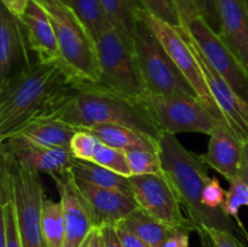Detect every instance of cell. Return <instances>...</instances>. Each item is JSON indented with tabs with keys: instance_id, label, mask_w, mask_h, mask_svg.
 I'll return each mask as SVG.
<instances>
[{
	"instance_id": "1",
	"label": "cell",
	"mask_w": 248,
	"mask_h": 247,
	"mask_svg": "<svg viewBox=\"0 0 248 247\" xmlns=\"http://www.w3.org/2000/svg\"><path fill=\"white\" fill-rule=\"evenodd\" d=\"M60 62L31 63L0 81V140L33 121L51 118L77 89Z\"/></svg>"
},
{
	"instance_id": "2",
	"label": "cell",
	"mask_w": 248,
	"mask_h": 247,
	"mask_svg": "<svg viewBox=\"0 0 248 247\" xmlns=\"http://www.w3.org/2000/svg\"><path fill=\"white\" fill-rule=\"evenodd\" d=\"M51 118L77 128L121 125L159 140L164 133L144 103L111 91L103 84L78 82L77 89Z\"/></svg>"
},
{
	"instance_id": "3",
	"label": "cell",
	"mask_w": 248,
	"mask_h": 247,
	"mask_svg": "<svg viewBox=\"0 0 248 247\" xmlns=\"http://www.w3.org/2000/svg\"><path fill=\"white\" fill-rule=\"evenodd\" d=\"M159 153L165 174L174 188L188 218L201 234L205 228L225 230L241 240L244 232L224 211H213L202 201L203 191L210 182L207 165L182 145L176 135L164 132L159 138Z\"/></svg>"
},
{
	"instance_id": "4",
	"label": "cell",
	"mask_w": 248,
	"mask_h": 247,
	"mask_svg": "<svg viewBox=\"0 0 248 247\" xmlns=\"http://www.w3.org/2000/svg\"><path fill=\"white\" fill-rule=\"evenodd\" d=\"M47 12L60 47V63L77 82L101 84L97 41L74 10L62 0H36Z\"/></svg>"
},
{
	"instance_id": "5",
	"label": "cell",
	"mask_w": 248,
	"mask_h": 247,
	"mask_svg": "<svg viewBox=\"0 0 248 247\" xmlns=\"http://www.w3.org/2000/svg\"><path fill=\"white\" fill-rule=\"evenodd\" d=\"M133 50L150 93L198 97L161 41L142 18V14L136 28Z\"/></svg>"
},
{
	"instance_id": "6",
	"label": "cell",
	"mask_w": 248,
	"mask_h": 247,
	"mask_svg": "<svg viewBox=\"0 0 248 247\" xmlns=\"http://www.w3.org/2000/svg\"><path fill=\"white\" fill-rule=\"evenodd\" d=\"M96 41L102 70L101 84L121 96L143 103L150 92L135 51L114 28L103 31Z\"/></svg>"
},
{
	"instance_id": "7",
	"label": "cell",
	"mask_w": 248,
	"mask_h": 247,
	"mask_svg": "<svg viewBox=\"0 0 248 247\" xmlns=\"http://www.w3.org/2000/svg\"><path fill=\"white\" fill-rule=\"evenodd\" d=\"M181 26L190 33L211 64L227 80L236 93L248 103V69L198 14L189 0H176Z\"/></svg>"
},
{
	"instance_id": "8",
	"label": "cell",
	"mask_w": 248,
	"mask_h": 247,
	"mask_svg": "<svg viewBox=\"0 0 248 247\" xmlns=\"http://www.w3.org/2000/svg\"><path fill=\"white\" fill-rule=\"evenodd\" d=\"M17 225L23 247H46L41 227V208L45 190L38 173L15 164L7 157Z\"/></svg>"
},
{
	"instance_id": "9",
	"label": "cell",
	"mask_w": 248,
	"mask_h": 247,
	"mask_svg": "<svg viewBox=\"0 0 248 247\" xmlns=\"http://www.w3.org/2000/svg\"><path fill=\"white\" fill-rule=\"evenodd\" d=\"M164 132L211 135L222 119L213 115L198 97L150 93L143 102Z\"/></svg>"
},
{
	"instance_id": "10",
	"label": "cell",
	"mask_w": 248,
	"mask_h": 247,
	"mask_svg": "<svg viewBox=\"0 0 248 247\" xmlns=\"http://www.w3.org/2000/svg\"><path fill=\"white\" fill-rule=\"evenodd\" d=\"M142 18L150 27V29L154 31L157 39L161 41L164 47L166 48L169 55L171 56L172 61L176 63L182 74L186 77L189 84L191 85V87L196 92L199 99L202 102L203 106L213 115L224 120L222 111L219 110L218 106L216 104L215 99H213L212 94L210 93V90L206 85L205 77H203L202 70H201L200 64H199L198 58L194 55L190 45L182 34L179 27L172 26V24L162 21V19L157 18L156 16L145 11V10L142 11Z\"/></svg>"
},
{
	"instance_id": "11",
	"label": "cell",
	"mask_w": 248,
	"mask_h": 247,
	"mask_svg": "<svg viewBox=\"0 0 248 247\" xmlns=\"http://www.w3.org/2000/svg\"><path fill=\"white\" fill-rule=\"evenodd\" d=\"M128 179L133 199L143 212L169 227L196 232L190 219L182 212L181 201L166 174L131 176Z\"/></svg>"
},
{
	"instance_id": "12",
	"label": "cell",
	"mask_w": 248,
	"mask_h": 247,
	"mask_svg": "<svg viewBox=\"0 0 248 247\" xmlns=\"http://www.w3.org/2000/svg\"><path fill=\"white\" fill-rule=\"evenodd\" d=\"M178 27L186 40L190 45L194 55L198 58V62L200 64L201 70H202L203 77H205L206 85H207L210 93L212 94L216 104L218 106L219 110L222 111L225 123L230 126V128L234 131L235 135L242 142H247L248 103L236 93V91L230 86L229 82L211 64L210 61L206 58V56L200 50L193 36L190 35V33L183 26Z\"/></svg>"
},
{
	"instance_id": "13",
	"label": "cell",
	"mask_w": 248,
	"mask_h": 247,
	"mask_svg": "<svg viewBox=\"0 0 248 247\" xmlns=\"http://www.w3.org/2000/svg\"><path fill=\"white\" fill-rule=\"evenodd\" d=\"M53 181L60 193L64 216V247H81L90 234L96 229L89 203L69 171L55 176Z\"/></svg>"
},
{
	"instance_id": "14",
	"label": "cell",
	"mask_w": 248,
	"mask_h": 247,
	"mask_svg": "<svg viewBox=\"0 0 248 247\" xmlns=\"http://www.w3.org/2000/svg\"><path fill=\"white\" fill-rule=\"evenodd\" d=\"M77 131V127L58 119H39L0 140V153L10 154L33 147H69Z\"/></svg>"
},
{
	"instance_id": "15",
	"label": "cell",
	"mask_w": 248,
	"mask_h": 247,
	"mask_svg": "<svg viewBox=\"0 0 248 247\" xmlns=\"http://www.w3.org/2000/svg\"><path fill=\"white\" fill-rule=\"evenodd\" d=\"M75 182L89 203L96 229L115 227L138 207L132 196L93 185L82 179L75 178Z\"/></svg>"
},
{
	"instance_id": "16",
	"label": "cell",
	"mask_w": 248,
	"mask_h": 247,
	"mask_svg": "<svg viewBox=\"0 0 248 247\" xmlns=\"http://www.w3.org/2000/svg\"><path fill=\"white\" fill-rule=\"evenodd\" d=\"M29 44L21 19L4 5L0 9V81L31 64Z\"/></svg>"
},
{
	"instance_id": "17",
	"label": "cell",
	"mask_w": 248,
	"mask_h": 247,
	"mask_svg": "<svg viewBox=\"0 0 248 247\" xmlns=\"http://www.w3.org/2000/svg\"><path fill=\"white\" fill-rule=\"evenodd\" d=\"M242 148L244 142L224 120H220L211 132L207 150L200 157L207 166L230 182L239 176Z\"/></svg>"
},
{
	"instance_id": "18",
	"label": "cell",
	"mask_w": 248,
	"mask_h": 247,
	"mask_svg": "<svg viewBox=\"0 0 248 247\" xmlns=\"http://www.w3.org/2000/svg\"><path fill=\"white\" fill-rule=\"evenodd\" d=\"M31 50L40 62H60V47L55 28L46 10L31 0L21 18Z\"/></svg>"
},
{
	"instance_id": "19",
	"label": "cell",
	"mask_w": 248,
	"mask_h": 247,
	"mask_svg": "<svg viewBox=\"0 0 248 247\" xmlns=\"http://www.w3.org/2000/svg\"><path fill=\"white\" fill-rule=\"evenodd\" d=\"M220 38L248 69L247 0H218Z\"/></svg>"
},
{
	"instance_id": "20",
	"label": "cell",
	"mask_w": 248,
	"mask_h": 247,
	"mask_svg": "<svg viewBox=\"0 0 248 247\" xmlns=\"http://www.w3.org/2000/svg\"><path fill=\"white\" fill-rule=\"evenodd\" d=\"M1 156L38 174H50L52 178L69 171L77 159L69 147L26 148Z\"/></svg>"
},
{
	"instance_id": "21",
	"label": "cell",
	"mask_w": 248,
	"mask_h": 247,
	"mask_svg": "<svg viewBox=\"0 0 248 247\" xmlns=\"http://www.w3.org/2000/svg\"><path fill=\"white\" fill-rule=\"evenodd\" d=\"M92 133L102 143L121 150L145 149L159 152V140L121 125H96L79 128Z\"/></svg>"
},
{
	"instance_id": "22",
	"label": "cell",
	"mask_w": 248,
	"mask_h": 247,
	"mask_svg": "<svg viewBox=\"0 0 248 247\" xmlns=\"http://www.w3.org/2000/svg\"><path fill=\"white\" fill-rule=\"evenodd\" d=\"M114 29L133 50L137 23L144 9L138 0H99ZM135 51V50H133Z\"/></svg>"
},
{
	"instance_id": "23",
	"label": "cell",
	"mask_w": 248,
	"mask_h": 247,
	"mask_svg": "<svg viewBox=\"0 0 248 247\" xmlns=\"http://www.w3.org/2000/svg\"><path fill=\"white\" fill-rule=\"evenodd\" d=\"M74 178L82 179L85 182L101 186V188L111 189L120 191L133 198L132 188L128 177L110 171L93 161L75 159L69 170Z\"/></svg>"
},
{
	"instance_id": "24",
	"label": "cell",
	"mask_w": 248,
	"mask_h": 247,
	"mask_svg": "<svg viewBox=\"0 0 248 247\" xmlns=\"http://www.w3.org/2000/svg\"><path fill=\"white\" fill-rule=\"evenodd\" d=\"M120 224L152 247L161 246L162 242L169 239L177 230L176 228L169 227L155 218L150 217L138 207L131 212L123 222H120Z\"/></svg>"
},
{
	"instance_id": "25",
	"label": "cell",
	"mask_w": 248,
	"mask_h": 247,
	"mask_svg": "<svg viewBox=\"0 0 248 247\" xmlns=\"http://www.w3.org/2000/svg\"><path fill=\"white\" fill-rule=\"evenodd\" d=\"M41 227L46 247H64L65 225L61 201L45 196L41 208Z\"/></svg>"
},
{
	"instance_id": "26",
	"label": "cell",
	"mask_w": 248,
	"mask_h": 247,
	"mask_svg": "<svg viewBox=\"0 0 248 247\" xmlns=\"http://www.w3.org/2000/svg\"><path fill=\"white\" fill-rule=\"evenodd\" d=\"M68 5L84 22L94 39L98 38L107 29L114 28L99 0H69Z\"/></svg>"
},
{
	"instance_id": "27",
	"label": "cell",
	"mask_w": 248,
	"mask_h": 247,
	"mask_svg": "<svg viewBox=\"0 0 248 247\" xmlns=\"http://www.w3.org/2000/svg\"><path fill=\"white\" fill-rule=\"evenodd\" d=\"M126 156L131 170V176H143V174L165 176L159 152L131 149L126 150Z\"/></svg>"
},
{
	"instance_id": "28",
	"label": "cell",
	"mask_w": 248,
	"mask_h": 247,
	"mask_svg": "<svg viewBox=\"0 0 248 247\" xmlns=\"http://www.w3.org/2000/svg\"><path fill=\"white\" fill-rule=\"evenodd\" d=\"M242 206L248 207V185L241 177L237 176L229 182V189L227 190V199L224 203V212L236 222L240 229L244 232L245 237H247L248 232L245 229L239 216L240 208Z\"/></svg>"
},
{
	"instance_id": "29",
	"label": "cell",
	"mask_w": 248,
	"mask_h": 247,
	"mask_svg": "<svg viewBox=\"0 0 248 247\" xmlns=\"http://www.w3.org/2000/svg\"><path fill=\"white\" fill-rule=\"evenodd\" d=\"M98 139V138H97ZM92 161L110 171L116 172L123 176L131 177V170L128 166L127 156H126L125 150L116 149V148L109 147L99 140L98 145L96 148Z\"/></svg>"
},
{
	"instance_id": "30",
	"label": "cell",
	"mask_w": 248,
	"mask_h": 247,
	"mask_svg": "<svg viewBox=\"0 0 248 247\" xmlns=\"http://www.w3.org/2000/svg\"><path fill=\"white\" fill-rule=\"evenodd\" d=\"M145 11L150 12L157 18L172 24L181 26V17L177 9L176 0H138Z\"/></svg>"
},
{
	"instance_id": "31",
	"label": "cell",
	"mask_w": 248,
	"mask_h": 247,
	"mask_svg": "<svg viewBox=\"0 0 248 247\" xmlns=\"http://www.w3.org/2000/svg\"><path fill=\"white\" fill-rule=\"evenodd\" d=\"M98 143L99 139H97V137H94L92 133L78 128V131L70 140L69 148L77 159L92 161V157H93Z\"/></svg>"
},
{
	"instance_id": "32",
	"label": "cell",
	"mask_w": 248,
	"mask_h": 247,
	"mask_svg": "<svg viewBox=\"0 0 248 247\" xmlns=\"http://www.w3.org/2000/svg\"><path fill=\"white\" fill-rule=\"evenodd\" d=\"M225 199H227V190H224V188L220 185L217 177H211L202 195L205 206L213 211H224Z\"/></svg>"
},
{
	"instance_id": "33",
	"label": "cell",
	"mask_w": 248,
	"mask_h": 247,
	"mask_svg": "<svg viewBox=\"0 0 248 247\" xmlns=\"http://www.w3.org/2000/svg\"><path fill=\"white\" fill-rule=\"evenodd\" d=\"M198 14L215 31H220V16L218 0H189Z\"/></svg>"
},
{
	"instance_id": "34",
	"label": "cell",
	"mask_w": 248,
	"mask_h": 247,
	"mask_svg": "<svg viewBox=\"0 0 248 247\" xmlns=\"http://www.w3.org/2000/svg\"><path fill=\"white\" fill-rule=\"evenodd\" d=\"M203 230L211 237L215 247H245L241 240L232 232L216 228H205Z\"/></svg>"
},
{
	"instance_id": "35",
	"label": "cell",
	"mask_w": 248,
	"mask_h": 247,
	"mask_svg": "<svg viewBox=\"0 0 248 247\" xmlns=\"http://www.w3.org/2000/svg\"><path fill=\"white\" fill-rule=\"evenodd\" d=\"M116 232L119 235V239H120L121 245L123 247H152L150 245H148L147 242L143 241L142 239H140L138 236H136L135 234H132L131 232H128L125 227L118 223L115 225Z\"/></svg>"
},
{
	"instance_id": "36",
	"label": "cell",
	"mask_w": 248,
	"mask_h": 247,
	"mask_svg": "<svg viewBox=\"0 0 248 247\" xmlns=\"http://www.w3.org/2000/svg\"><path fill=\"white\" fill-rule=\"evenodd\" d=\"M189 234L188 230L177 229L160 247H189Z\"/></svg>"
},
{
	"instance_id": "37",
	"label": "cell",
	"mask_w": 248,
	"mask_h": 247,
	"mask_svg": "<svg viewBox=\"0 0 248 247\" xmlns=\"http://www.w3.org/2000/svg\"><path fill=\"white\" fill-rule=\"evenodd\" d=\"M103 247H123L115 227H104L99 229Z\"/></svg>"
},
{
	"instance_id": "38",
	"label": "cell",
	"mask_w": 248,
	"mask_h": 247,
	"mask_svg": "<svg viewBox=\"0 0 248 247\" xmlns=\"http://www.w3.org/2000/svg\"><path fill=\"white\" fill-rule=\"evenodd\" d=\"M31 0H1V4L11 12L14 16L21 19L22 16L26 12L27 6H28Z\"/></svg>"
},
{
	"instance_id": "39",
	"label": "cell",
	"mask_w": 248,
	"mask_h": 247,
	"mask_svg": "<svg viewBox=\"0 0 248 247\" xmlns=\"http://www.w3.org/2000/svg\"><path fill=\"white\" fill-rule=\"evenodd\" d=\"M239 177H241L248 185V140L244 143V148H242V159L241 165H240Z\"/></svg>"
},
{
	"instance_id": "40",
	"label": "cell",
	"mask_w": 248,
	"mask_h": 247,
	"mask_svg": "<svg viewBox=\"0 0 248 247\" xmlns=\"http://www.w3.org/2000/svg\"><path fill=\"white\" fill-rule=\"evenodd\" d=\"M199 235H200V239H201V247H215L212 240H211V237L208 236L207 232H206L205 230Z\"/></svg>"
},
{
	"instance_id": "41",
	"label": "cell",
	"mask_w": 248,
	"mask_h": 247,
	"mask_svg": "<svg viewBox=\"0 0 248 247\" xmlns=\"http://www.w3.org/2000/svg\"><path fill=\"white\" fill-rule=\"evenodd\" d=\"M62 1H63V2H65V4L68 5V2H69V0H62Z\"/></svg>"
},
{
	"instance_id": "42",
	"label": "cell",
	"mask_w": 248,
	"mask_h": 247,
	"mask_svg": "<svg viewBox=\"0 0 248 247\" xmlns=\"http://www.w3.org/2000/svg\"><path fill=\"white\" fill-rule=\"evenodd\" d=\"M102 237V236H101ZM102 247H103V242H102Z\"/></svg>"
},
{
	"instance_id": "43",
	"label": "cell",
	"mask_w": 248,
	"mask_h": 247,
	"mask_svg": "<svg viewBox=\"0 0 248 247\" xmlns=\"http://www.w3.org/2000/svg\"><path fill=\"white\" fill-rule=\"evenodd\" d=\"M246 239H247V241H248V236H247V237H246Z\"/></svg>"
},
{
	"instance_id": "44",
	"label": "cell",
	"mask_w": 248,
	"mask_h": 247,
	"mask_svg": "<svg viewBox=\"0 0 248 247\" xmlns=\"http://www.w3.org/2000/svg\"><path fill=\"white\" fill-rule=\"evenodd\" d=\"M247 4H248V0H247Z\"/></svg>"
}]
</instances>
